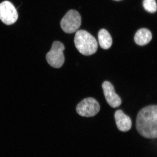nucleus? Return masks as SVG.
Masks as SVG:
<instances>
[{
  "mask_svg": "<svg viewBox=\"0 0 157 157\" xmlns=\"http://www.w3.org/2000/svg\"><path fill=\"white\" fill-rule=\"evenodd\" d=\"M136 127L143 137L157 138V105H150L140 109L136 118Z\"/></svg>",
  "mask_w": 157,
  "mask_h": 157,
  "instance_id": "obj_1",
  "label": "nucleus"
},
{
  "mask_svg": "<svg viewBox=\"0 0 157 157\" xmlns=\"http://www.w3.org/2000/svg\"><path fill=\"white\" fill-rule=\"evenodd\" d=\"M74 43L77 50L83 55H91L95 53L98 50V42L95 38L83 30L76 32Z\"/></svg>",
  "mask_w": 157,
  "mask_h": 157,
  "instance_id": "obj_2",
  "label": "nucleus"
},
{
  "mask_svg": "<svg viewBox=\"0 0 157 157\" xmlns=\"http://www.w3.org/2000/svg\"><path fill=\"white\" fill-rule=\"evenodd\" d=\"M65 46L59 41H55L50 51L46 54V59L48 64L52 67L60 68L65 62L63 51Z\"/></svg>",
  "mask_w": 157,
  "mask_h": 157,
  "instance_id": "obj_3",
  "label": "nucleus"
},
{
  "mask_svg": "<svg viewBox=\"0 0 157 157\" xmlns=\"http://www.w3.org/2000/svg\"><path fill=\"white\" fill-rule=\"evenodd\" d=\"M81 18L78 11L70 10L62 18L61 27L65 33H72L76 32L81 25Z\"/></svg>",
  "mask_w": 157,
  "mask_h": 157,
  "instance_id": "obj_4",
  "label": "nucleus"
},
{
  "mask_svg": "<svg viewBox=\"0 0 157 157\" xmlns=\"http://www.w3.org/2000/svg\"><path fill=\"white\" fill-rule=\"evenodd\" d=\"M100 104L95 99L86 98L77 105L76 112L79 115L86 117H92L97 115L100 110Z\"/></svg>",
  "mask_w": 157,
  "mask_h": 157,
  "instance_id": "obj_5",
  "label": "nucleus"
},
{
  "mask_svg": "<svg viewBox=\"0 0 157 157\" xmlns=\"http://www.w3.org/2000/svg\"><path fill=\"white\" fill-rule=\"evenodd\" d=\"M18 13L14 5L9 1L0 4V20L7 25H11L17 21Z\"/></svg>",
  "mask_w": 157,
  "mask_h": 157,
  "instance_id": "obj_6",
  "label": "nucleus"
},
{
  "mask_svg": "<svg viewBox=\"0 0 157 157\" xmlns=\"http://www.w3.org/2000/svg\"><path fill=\"white\" fill-rule=\"evenodd\" d=\"M102 88L107 103L113 108L119 107L121 104V99L115 93L113 85L109 82L104 81Z\"/></svg>",
  "mask_w": 157,
  "mask_h": 157,
  "instance_id": "obj_7",
  "label": "nucleus"
},
{
  "mask_svg": "<svg viewBox=\"0 0 157 157\" xmlns=\"http://www.w3.org/2000/svg\"><path fill=\"white\" fill-rule=\"evenodd\" d=\"M117 126L118 129L122 132H127L131 129L132 121L131 118L121 109L115 112L114 115Z\"/></svg>",
  "mask_w": 157,
  "mask_h": 157,
  "instance_id": "obj_8",
  "label": "nucleus"
},
{
  "mask_svg": "<svg viewBox=\"0 0 157 157\" xmlns=\"http://www.w3.org/2000/svg\"><path fill=\"white\" fill-rule=\"evenodd\" d=\"M152 36L150 31L146 29H141L135 34V41L137 45L143 46L148 44L151 41Z\"/></svg>",
  "mask_w": 157,
  "mask_h": 157,
  "instance_id": "obj_9",
  "label": "nucleus"
},
{
  "mask_svg": "<svg viewBox=\"0 0 157 157\" xmlns=\"http://www.w3.org/2000/svg\"><path fill=\"white\" fill-rule=\"evenodd\" d=\"M99 44L102 48L109 49L112 45V39L108 31L105 29H101L98 33Z\"/></svg>",
  "mask_w": 157,
  "mask_h": 157,
  "instance_id": "obj_10",
  "label": "nucleus"
},
{
  "mask_svg": "<svg viewBox=\"0 0 157 157\" xmlns=\"http://www.w3.org/2000/svg\"><path fill=\"white\" fill-rule=\"evenodd\" d=\"M144 9L150 13H153L157 10V5L156 0H144L143 2Z\"/></svg>",
  "mask_w": 157,
  "mask_h": 157,
  "instance_id": "obj_11",
  "label": "nucleus"
},
{
  "mask_svg": "<svg viewBox=\"0 0 157 157\" xmlns=\"http://www.w3.org/2000/svg\"><path fill=\"white\" fill-rule=\"evenodd\" d=\"M114 1H120V0H114Z\"/></svg>",
  "mask_w": 157,
  "mask_h": 157,
  "instance_id": "obj_12",
  "label": "nucleus"
}]
</instances>
